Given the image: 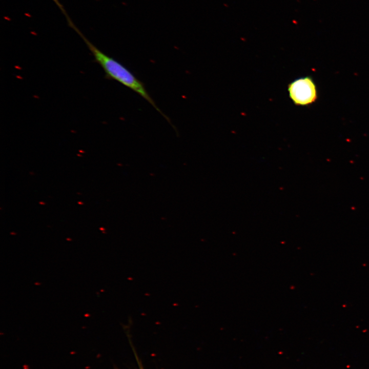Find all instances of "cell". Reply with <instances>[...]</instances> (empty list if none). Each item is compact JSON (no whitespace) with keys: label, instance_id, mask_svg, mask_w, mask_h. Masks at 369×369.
Segmentation results:
<instances>
[{"label":"cell","instance_id":"6da1fadb","mask_svg":"<svg viewBox=\"0 0 369 369\" xmlns=\"http://www.w3.org/2000/svg\"><path fill=\"white\" fill-rule=\"evenodd\" d=\"M84 40L94 58L105 73V77L116 80L137 93L148 101L172 126L170 118L157 107L148 92L145 84L119 61L100 50L91 43L76 28H74Z\"/></svg>","mask_w":369,"mask_h":369},{"label":"cell","instance_id":"7a4b0ae2","mask_svg":"<svg viewBox=\"0 0 369 369\" xmlns=\"http://www.w3.org/2000/svg\"><path fill=\"white\" fill-rule=\"evenodd\" d=\"M288 90L290 99L296 106L310 105L318 98L316 85L310 76L295 79L289 84Z\"/></svg>","mask_w":369,"mask_h":369}]
</instances>
